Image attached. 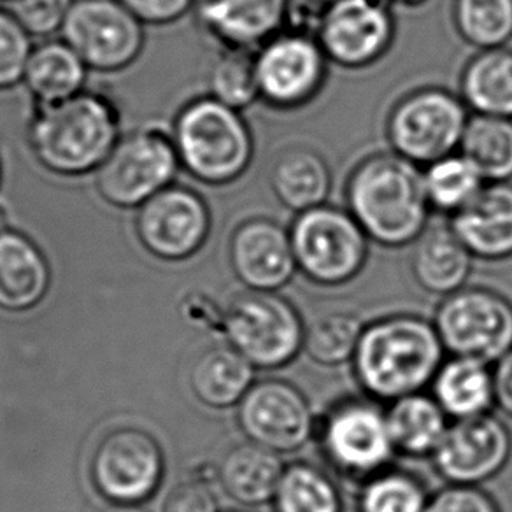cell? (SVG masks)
Listing matches in <instances>:
<instances>
[{"label": "cell", "instance_id": "obj_1", "mask_svg": "<svg viewBox=\"0 0 512 512\" xmlns=\"http://www.w3.org/2000/svg\"><path fill=\"white\" fill-rule=\"evenodd\" d=\"M444 356L434 321L418 314H390L363 327L351 367L365 397L390 404L425 392Z\"/></svg>", "mask_w": 512, "mask_h": 512}, {"label": "cell", "instance_id": "obj_2", "mask_svg": "<svg viewBox=\"0 0 512 512\" xmlns=\"http://www.w3.org/2000/svg\"><path fill=\"white\" fill-rule=\"evenodd\" d=\"M120 137V106L99 90H83L57 104H34L27 127L32 157L62 178L95 174Z\"/></svg>", "mask_w": 512, "mask_h": 512}, {"label": "cell", "instance_id": "obj_3", "mask_svg": "<svg viewBox=\"0 0 512 512\" xmlns=\"http://www.w3.org/2000/svg\"><path fill=\"white\" fill-rule=\"evenodd\" d=\"M346 202L370 241L384 248L414 244L430 225L423 171L393 151L374 153L356 165Z\"/></svg>", "mask_w": 512, "mask_h": 512}, {"label": "cell", "instance_id": "obj_4", "mask_svg": "<svg viewBox=\"0 0 512 512\" xmlns=\"http://www.w3.org/2000/svg\"><path fill=\"white\" fill-rule=\"evenodd\" d=\"M171 136L181 167L204 185L234 183L255 155L253 134L241 111L211 95L190 100L179 111Z\"/></svg>", "mask_w": 512, "mask_h": 512}, {"label": "cell", "instance_id": "obj_5", "mask_svg": "<svg viewBox=\"0 0 512 512\" xmlns=\"http://www.w3.org/2000/svg\"><path fill=\"white\" fill-rule=\"evenodd\" d=\"M314 439L328 467L356 484L393 467L397 456L386 409L370 397L335 402L316 423Z\"/></svg>", "mask_w": 512, "mask_h": 512}, {"label": "cell", "instance_id": "obj_6", "mask_svg": "<svg viewBox=\"0 0 512 512\" xmlns=\"http://www.w3.org/2000/svg\"><path fill=\"white\" fill-rule=\"evenodd\" d=\"M288 230L297 269L314 285H348L367 264L370 239L348 209L321 204L297 213Z\"/></svg>", "mask_w": 512, "mask_h": 512}, {"label": "cell", "instance_id": "obj_7", "mask_svg": "<svg viewBox=\"0 0 512 512\" xmlns=\"http://www.w3.org/2000/svg\"><path fill=\"white\" fill-rule=\"evenodd\" d=\"M221 332L255 369L278 370L304 353L306 321L279 292H246L223 313Z\"/></svg>", "mask_w": 512, "mask_h": 512}, {"label": "cell", "instance_id": "obj_8", "mask_svg": "<svg viewBox=\"0 0 512 512\" xmlns=\"http://www.w3.org/2000/svg\"><path fill=\"white\" fill-rule=\"evenodd\" d=\"M179 167L171 134L158 127L139 128L121 136L95 172V190L109 206L137 209L174 185Z\"/></svg>", "mask_w": 512, "mask_h": 512}, {"label": "cell", "instance_id": "obj_9", "mask_svg": "<svg viewBox=\"0 0 512 512\" xmlns=\"http://www.w3.org/2000/svg\"><path fill=\"white\" fill-rule=\"evenodd\" d=\"M469 118L462 97L442 88H421L393 107L386 136L393 153L427 167L460 150Z\"/></svg>", "mask_w": 512, "mask_h": 512}, {"label": "cell", "instance_id": "obj_10", "mask_svg": "<svg viewBox=\"0 0 512 512\" xmlns=\"http://www.w3.org/2000/svg\"><path fill=\"white\" fill-rule=\"evenodd\" d=\"M434 325L449 356L493 365L512 349V302L483 286L442 297Z\"/></svg>", "mask_w": 512, "mask_h": 512}, {"label": "cell", "instance_id": "obj_11", "mask_svg": "<svg viewBox=\"0 0 512 512\" xmlns=\"http://www.w3.org/2000/svg\"><path fill=\"white\" fill-rule=\"evenodd\" d=\"M165 460L157 439L141 428H116L95 446L90 460L93 488L114 505H139L157 493Z\"/></svg>", "mask_w": 512, "mask_h": 512}, {"label": "cell", "instance_id": "obj_12", "mask_svg": "<svg viewBox=\"0 0 512 512\" xmlns=\"http://www.w3.org/2000/svg\"><path fill=\"white\" fill-rule=\"evenodd\" d=\"M62 39L88 69L118 72L143 53L144 23L118 0H72Z\"/></svg>", "mask_w": 512, "mask_h": 512}, {"label": "cell", "instance_id": "obj_13", "mask_svg": "<svg viewBox=\"0 0 512 512\" xmlns=\"http://www.w3.org/2000/svg\"><path fill=\"white\" fill-rule=\"evenodd\" d=\"M316 423L304 392L285 379L255 381L237 406V425L246 439L279 455L306 448L314 439Z\"/></svg>", "mask_w": 512, "mask_h": 512}, {"label": "cell", "instance_id": "obj_14", "mask_svg": "<svg viewBox=\"0 0 512 512\" xmlns=\"http://www.w3.org/2000/svg\"><path fill=\"white\" fill-rule=\"evenodd\" d=\"M211 223V211L199 193L171 185L137 207L136 234L151 255L181 262L204 248Z\"/></svg>", "mask_w": 512, "mask_h": 512}, {"label": "cell", "instance_id": "obj_15", "mask_svg": "<svg viewBox=\"0 0 512 512\" xmlns=\"http://www.w3.org/2000/svg\"><path fill=\"white\" fill-rule=\"evenodd\" d=\"M328 58L318 39L283 30L256 50L260 99L278 109L313 100L327 78Z\"/></svg>", "mask_w": 512, "mask_h": 512}, {"label": "cell", "instance_id": "obj_16", "mask_svg": "<svg viewBox=\"0 0 512 512\" xmlns=\"http://www.w3.org/2000/svg\"><path fill=\"white\" fill-rule=\"evenodd\" d=\"M395 18L388 0H328L316 39L328 62L363 69L390 50Z\"/></svg>", "mask_w": 512, "mask_h": 512}, {"label": "cell", "instance_id": "obj_17", "mask_svg": "<svg viewBox=\"0 0 512 512\" xmlns=\"http://www.w3.org/2000/svg\"><path fill=\"white\" fill-rule=\"evenodd\" d=\"M512 434L493 413L449 423L430 458L437 476L448 484L481 486L511 462Z\"/></svg>", "mask_w": 512, "mask_h": 512}, {"label": "cell", "instance_id": "obj_18", "mask_svg": "<svg viewBox=\"0 0 512 512\" xmlns=\"http://www.w3.org/2000/svg\"><path fill=\"white\" fill-rule=\"evenodd\" d=\"M228 262L249 292H279L299 272L290 230L271 218H251L235 228Z\"/></svg>", "mask_w": 512, "mask_h": 512}, {"label": "cell", "instance_id": "obj_19", "mask_svg": "<svg viewBox=\"0 0 512 512\" xmlns=\"http://www.w3.org/2000/svg\"><path fill=\"white\" fill-rule=\"evenodd\" d=\"M474 258L500 262L512 256V183H486L476 199L449 221Z\"/></svg>", "mask_w": 512, "mask_h": 512}, {"label": "cell", "instance_id": "obj_20", "mask_svg": "<svg viewBox=\"0 0 512 512\" xmlns=\"http://www.w3.org/2000/svg\"><path fill=\"white\" fill-rule=\"evenodd\" d=\"M290 0H204L199 22L225 48L258 50L283 32Z\"/></svg>", "mask_w": 512, "mask_h": 512}, {"label": "cell", "instance_id": "obj_21", "mask_svg": "<svg viewBox=\"0 0 512 512\" xmlns=\"http://www.w3.org/2000/svg\"><path fill=\"white\" fill-rule=\"evenodd\" d=\"M50 264L30 237L0 228V309L11 313L29 311L50 290Z\"/></svg>", "mask_w": 512, "mask_h": 512}, {"label": "cell", "instance_id": "obj_22", "mask_svg": "<svg viewBox=\"0 0 512 512\" xmlns=\"http://www.w3.org/2000/svg\"><path fill=\"white\" fill-rule=\"evenodd\" d=\"M474 255L451 225H428L413 244L411 271L416 283L432 295L448 297L467 286Z\"/></svg>", "mask_w": 512, "mask_h": 512}, {"label": "cell", "instance_id": "obj_23", "mask_svg": "<svg viewBox=\"0 0 512 512\" xmlns=\"http://www.w3.org/2000/svg\"><path fill=\"white\" fill-rule=\"evenodd\" d=\"M285 469L283 455L248 441L228 449L216 469V479L228 498L256 507L272 504Z\"/></svg>", "mask_w": 512, "mask_h": 512}, {"label": "cell", "instance_id": "obj_24", "mask_svg": "<svg viewBox=\"0 0 512 512\" xmlns=\"http://www.w3.org/2000/svg\"><path fill=\"white\" fill-rule=\"evenodd\" d=\"M430 388L432 397L453 421L483 416L495 406L493 367L474 358H446Z\"/></svg>", "mask_w": 512, "mask_h": 512}, {"label": "cell", "instance_id": "obj_25", "mask_svg": "<svg viewBox=\"0 0 512 512\" xmlns=\"http://www.w3.org/2000/svg\"><path fill=\"white\" fill-rule=\"evenodd\" d=\"M448 414L425 392L393 400L386 407V421L397 455L432 458L449 427Z\"/></svg>", "mask_w": 512, "mask_h": 512}, {"label": "cell", "instance_id": "obj_26", "mask_svg": "<svg viewBox=\"0 0 512 512\" xmlns=\"http://www.w3.org/2000/svg\"><path fill=\"white\" fill-rule=\"evenodd\" d=\"M255 367L244 356L227 346H214L193 362L190 388L204 406L213 409L237 407L255 384Z\"/></svg>", "mask_w": 512, "mask_h": 512}, {"label": "cell", "instance_id": "obj_27", "mask_svg": "<svg viewBox=\"0 0 512 512\" xmlns=\"http://www.w3.org/2000/svg\"><path fill=\"white\" fill-rule=\"evenodd\" d=\"M88 65L69 44L44 41L34 46L23 74L34 104H57L86 90Z\"/></svg>", "mask_w": 512, "mask_h": 512}, {"label": "cell", "instance_id": "obj_28", "mask_svg": "<svg viewBox=\"0 0 512 512\" xmlns=\"http://www.w3.org/2000/svg\"><path fill=\"white\" fill-rule=\"evenodd\" d=\"M271 183L283 206L295 213L327 204L332 172L325 158L311 148L283 151L272 165Z\"/></svg>", "mask_w": 512, "mask_h": 512}, {"label": "cell", "instance_id": "obj_29", "mask_svg": "<svg viewBox=\"0 0 512 512\" xmlns=\"http://www.w3.org/2000/svg\"><path fill=\"white\" fill-rule=\"evenodd\" d=\"M460 92L472 113L512 118V50L479 51L463 69Z\"/></svg>", "mask_w": 512, "mask_h": 512}, {"label": "cell", "instance_id": "obj_30", "mask_svg": "<svg viewBox=\"0 0 512 512\" xmlns=\"http://www.w3.org/2000/svg\"><path fill=\"white\" fill-rule=\"evenodd\" d=\"M460 153L476 165L488 183L512 179V118L472 114Z\"/></svg>", "mask_w": 512, "mask_h": 512}, {"label": "cell", "instance_id": "obj_31", "mask_svg": "<svg viewBox=\"0 0 512 512\" xmlns=\"http://www.w3.org/2000/svg\"><path fill=\"white\" fill-rule=\"evenodd\" d=\"M274 512H344V500L334 477L311 462L286 463L278 491L272 498Z\"/></svg>", "mask_w": 512, "mask_h": 512}, {"label": "cell", "instance_id": "obj_32", "mask_svg": "<svg viewBox=\"0 0 512 512\" xmlns=\"http://www.w3.org/2000/svg\"><path fill=\"white\" fill-rule=\"evenodd\" d=\"M423 181L430 207L449 216L476 199L488 183L476 165L460 151L427 165Z\"/></svg>", "mask_w": 512, "mask_h": 512}, {"label": "cell", "instance_id": "obj_33", "mask_svg": "<svg viewBox=\"0 0 512 512\" xmlns=\"http://www.w3.org/2000/svg\"><path fill=\"white\" fill-rule=\"evenodd\" d=\"M430 493L427 484L409 470H381L360 483L358 512H425Z\"/></svg>", "mask_w": 512, "mask_h": 512}, {"label": "cell", "instance_id": "obj_34", "mask_svg": "<svg viewBox=\"0 0 512 512\" xmlns=\"http://www.w3.org/2000/svg\"><path fill=\"white\" fill-rule=\"evenodd\" d=\"M360 316L349 311H332L306 323L304 353L323 367L351 363L363 332Z\"/></svg>", "mask_w": 512, "mask_h": 512}, {"label": "cell", "instance_id": "obj_35", "mask_svg": "<svg viewBox=\"0 0 512 512\" xmlns=\"http://www.w3.org/2000/svg\"><path fill=\"white\" fill-rule=\"evenodd\" d=\"M453 22L477 50L502 48L512 39V0H455Z\"/></svg>", "mask_w": 512, "mask_h": 512}, {"label": "cell", "instance_id": "obj_36", "mask_svg": "<svg viewBox=\"0 0 512 512\" xmlns=\"http://www.w3.org/2000/svg\"><path fill=\"white\" fill-rule=\"evenodd\" d=\"M209 95L221 104L242 111L260 99L256 51L225 48L209 71Z\"/></svg>", "mask_w": 512, "mask_h": 512}, {"label": "cell", "instance_id": "obj_37", "mask_svg": "<svg viewBox=\"0 0 512 512\" xmlns=\"http://www.w3.org/2000/svg\"><path fill=\"white\" fill-rule=\"evenodd\" d=\"M32 50L34 46L29 32L9 9L0 8V90L23 83Z\"/></svg>", "mask_w": 512, "mask_h": 512}, {"label": "cell", "instance_id": "obj_38", "mask_svg": "<svg viewBox=\"0 0 512 512\" xmlns=\"http://www.w3.org/2000/svg\"><path fill=\"white\" fill-rule=\"evenodd\" d=\"M72 0H11L9 11L32 37H50L64 27Z\"/></svg>", "mask_w": 512, "mask_h": 512}, {"label": "cell", "instance_id": "obj_39", "mask_svg": "<svg viewBox=\"0 0 512 512\" xmlns=\"http://www.w3.org/2000/svg\"><path fill=\"white\" fill-rule=\"evenodd\" d=\"M425 512H502V509L481 486L446 484L430 495Z\"/></svg>", "mask_w": 512, "mask_h": 512}, {"label": "cell", "instance_id": "obj_40", "mask_svg": "<svg viewBox=\"0 0 512 512\" xmlns=\"http://www.w3.org/2000/svg\"><path fill=\"white\" fill-rule=\"evenodd\" d=\"M218 498L204 479H192L176 486L165 498L162 512H218Z\"/></svg>", "mask_w": 512, "mask_h": 512}, {"label": "cell", "instance_id": "obj_41", "mask_svg": "<svg viewBox=\"0 0 512 512\" xmlns=\"http://www.w3.org/2000/svg\"><path fill=\"white\" fill-rule=\"evenodd\" d=\"M144 25L178 22L192 9L195 0H118Z\"/></svg>", "mask_w": 512, "mask_h": 512}, {"label": "cell", "instance_id": "obj_42", "mask_svg": "<svg viewBox=\"0 0 512 512\" xmlns=\"http://www.w3.org/2000/svg\"><path fill=\"white\" fill-rule=\"evenodd\" d=\"M493 367V386H495V406L512 418V349L507 351Z\"/></svg>", "mask_w": 512, "mask_h": 512}, {"label": "cell", "instance_id": "obj_43", "mask_svg": "<svg viewBox=\"0 0 512 512\" xmlns=\"http://www.w3.org/2000/svg\"><path fill=\"white\" fill-rule=\"evenodd\" d=\"M107 512H146L139 505H114L111 511Z\"/></svg>", "mask_w": 512, "mask_h": 512}, {"label": "cell", "instance_id": "obj_44", "mask_svg": "<svg viewBox=\"0 0 512 512\" xmlns=\"http://www.w3.org/2000/svg\"><path fill=\"white\" fill-rule=\"evenodd\" d=\"M400 4H406V6H418V4H423L425 0H397Z\"/></svg>", "mask_w": 512, "mask_h": 512}, {"label": "cell", "instance_id": "obj_45", "mask_svg": "<svg viewBox=\"0 0 512 512\" xmlns=\"http://www.w3.org/2000/svg\"><path fill=\"white\" fill-rule=\"evenodd\" d=\"M0 183H2V160H0Z\"/></svg>", "mask_w": 512, "mask_h": 512}, {"label": "cell", "instance_id": "obj_46", "mask_svg": "<svg viewBox=\"0 0 512 512\" xmlns=\"http://www.w3.org/2000/svg\"><path fill=\"white\" fill-rule=\"evenodd\" d=\"M228 512H253V511H241V509H239V511H228Z\"/></svg>", "mask_w": 512, "mask_h": 512}, {"label": "cell", "instance_id": "obj_47", "mask_svg": "<svg viewBox=\"0 0 512 512\" xmlns=\"http://www.w3.org/2000/svg\"><path fill=\"white\" fill-rule=\"evenodd\" d=\"M9 2H11V0H9Z\"/></svg>", "mask_w": 512, "mask_h": 512}]
</instances>
